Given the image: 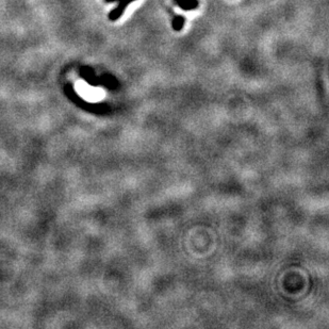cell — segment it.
<instances>
[{
    "mask_svg": "<svg viewBox=\"0 0 329 329\" xmlns=\"http://www.w3.org/2000/svg\"><path fill=\"white\" fill-rule=\"evenodd\" d=\"M104 1H106V2L120 1V4H118L114 10H112L109 14V19L111 20V22H116L118 18H121L124 11L127 9L128 4L132 1H136V0H104Z\"/></svg>",
    "mask_w": 329,
    "mask_h": 329,
    "instance_id": "1",
    "label": "cell"
},
{
    "mask_svg": "<svg viewBox=\"0 0 329 329\" xmlns=\"http://www.w3.org/2000/svg\"><path fill=\"white\" fill-rule=\"evenodd\" d=\"M176 2L179 8H181L185 11H192L198 8V0H174Z\"/></svg>",
    "mask_w": 329,
    "mask_h": 329,
    "instance_id": "2",
    "label": "cell"
},
{
    "mask_svg": "<svg viewBox=\"0 0 329 329\" xmlns=\"http://www.w3.org/2000/svg\"><path fill=\"white\" fill-rule=\"evenodd\" d=\"M185 23H186V18L183 15H176L174 16L173 18V22H172V27L175 31H181L184 29L185 27Z\"/></svg>",
    "mask_w": 329,
    "mask_h": 329,
    "instance_id": "3",
    "label": "cell"
}]
</instances>
